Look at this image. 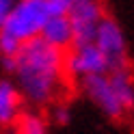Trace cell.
Listing matches in <instances>:
<instances>
[{"mask_svg": "<svg viewBox=\"0 0 134 134\" xmlns=\"http://www.w3.org/2000/svg\"><path fill=\"white\" fill-rule=\"evenodd\" d=\"M65 76V52L54 50L39 37L20 46L13 82L24 102L37 108L52 104L63 91Z\"/></svg>", "mask_w": 134, "mask_h": 134, "instance_id": "cell-1", "label": "cell"}, {"mask_svg": "<svg viewBox=\"0 0 134 134\" xmlns=\"http://www.w3.org/2000/svg\"><path fill=\"white\" fill-rule=\"evenodd\" d=\"M48 18H50V13H48V7L43 0H18L0 30L9 32L20 43H24V41L39 37Z\"/></svg>", "mask_w": 134, "mask_h": 134, "instance_id": "cell-2", "label": "cell"}, {"mask_svg": "<svg viewBox=\"0 0 134 134\" xmlns=\"http://www.w3.org/2000/svg\"><path fill=\"white\" fill-rule=\"evenodd\" d=\"M93 43H95V48L99 52L104 54L106 63H108V71H117V69L130 67L125 32H123L121 24L115 18H110V15H104L102 18V22L97 24Z\"/></svg>", "mask_w": 134, "mask_h": 134, "instance_id": "cell-3", "label": "cell"}, {"mask_svg": "<svg viewBox=\"0 0 134 134\" xmlns=\"http://www.w3.org/2000/svg\"><path fill=\"white\" fill-rule=\"evenodd\" d=\"M104 4L102 0H71L69 11H67V20L71 24L74 32V46H87L93 43L97 24L104 18Z\"/></svg>", "mask_w": 134, "mask_h": 134, "instance_id": "cell-4", "label": "cell"}, {"mask_svg": "<svg viewBox=\"0 0 134 134\" xmlns=\"http://www.w3.org/2000/svg\"><path fill=\"white\" fill-rule=\"evenodd\" d=\"M80 91L87 95V99L91 104H95L99 110H102L106 117L110 119H121L125 115V108L119 99V93H117V87L113 82L110 74H99V76H89L78 80Z\"/></svg>", "mask_w": 134, "mask_h": 134, "instance_id": "cell-5", "label": "cell"}, {"mask_svg": "<svg viewBox=\"0 0 134 134\" xmlns=\"http://www.w3.org/2000/svg\"><path fill=\"white\" fill-rule=\"evenodd\" d=\"M108 71V63L104 54L95 48V43L87 46H74L69 52H65V74L76 80L89 78V76H99Z\"/></svg>", "mask_w": 134, "mask_h": 134, "instance_id": "cell-6", "label": "cell"}, {"mask_svg": "<svg viewBox=\"0 0 134 134\" xmlns=\"http://www.w3.org/2000/svg\"><path fill=\"white\" fill-rule=\"evenodd\" d=\"M39 39H43L48 46H52L54 50H61V52L69 50L74 43V32L67 15H50L39 32Z\"/></svg>", "mask_w": 134, "mask_h": 134, "instance_id": "cell-7", "label": "cell"}, {"mask_svg": "<svg viewBox=\"0 0 134 134\" xmlns=\"http://www.w3.org/2000/svg\"><path fill=\"white\" fill-rule=\"evenodd\" d=\"M22 95L15 82L9 78H0V125H13L22 110Z\"/></svg>", "mask_w": 134, "mask_h": 134, "instance_id": "cell-8", "label": "cell"}, {"mask_svg": "<svg viewBox=\"0 0 134 134\" xmlns=\"http://www.w3.org/2000/svg\"><path fill=\"white\" fill-rule=\"evenodd\" d=\"M15 130L20 134H48V121L37 113H20Z\"/></svg>", "mask_w": 134, "mask_h": 134, "instance_id": "cell-9", "label": "cell"}, {"mask_svg": "<svg viewBox=\"0 0 134 134\" xmlns=\"http://www.w3.org/2000/svg\"><path fill=\"white\" fill-rule=\"evenodd\" d=\"M20 41L11 37L9 32H4V30H0V58H11L18 54V50H20Z\"/></svg>", "mask_w": 134, "mask_h": 134, "instance_id": "cell-10", "label": "cell"}, {"mask_svg": "<svg viewBox=\"0 0 134 134\" xmlns=\"http://www.w3.org/2000/svg\"><path fill=\"white\" fill-rule=\"evenodd\" d=\"M52 121L56 125H67L71 121V110H69V106L67 104H56L52 108Z\"/></svg>", "mask_w": 134, "mask_h": 134, "instance_id": "cell-11", "label": "cell"}, {"mask_svg": "<svg viewBox=\"0 0 134 134\" xmlns=\"http://www.w3.org/2000/svg\"><path fill=\"white\" fill-rule=\"evenodd\" d=\"M50 15H67L71 0H43Z\"/></svg>", "mask_w": 134, "mask_h": 134, "instance_id": "cell-12", "label": "cell"}, {"mask_svg": "<svg viewBox=\"0 0 134 134\" xmlns=\"http://www.w3.org/2000/svg\"><path fill=\"white\" fill-rule=\"evenodd\" d=\"M15 2H18V0H0V28L4 26V22L9 18V13L13 11Z\"/></svg>", "mask_w": 134, "mask_h": 134, "instance_id": "cell-13", "label": "cell"}, {"mask_svg": "<svg viewBox=\"0 0 134 134\" xmlns=\"http://www.w3.org/2000/svg\"><path fill=\"white\" fill-rule=\"evenodd\" d=\"M0 63H2V69H4V71H9V74L15 71V56H11V58H0Z\"/></svg>", "mask_w": 134, "mask_h": 134, "instance_id": "cell-14", "label": "cell"}, {"mask_svg": "<svg viewBox=\"0 0 134 134\" xmlns=\"http://www.w3.org/2000/svg\"><path fill=\"white\" fill-rule=\"evenodd\" d=\"M4 134H20V132H18V130H15V128H11V130H7Z\"/></svg>", "mask_w": 134, "mask_h": 134, "instance_id": "cell-15", "label": "cell"}]
</instances>
